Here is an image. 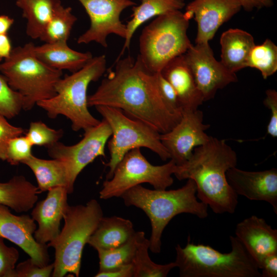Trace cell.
<instances>
[{"mask_svg":"<svg viewBox=\"0 0 277 277\" xmlns=\"http://www.w3.org/2000/svg\"><path fill=\"white\" fill-rule=\"evenodd\" d=\"M96 90L88 96V107L106 106L122 110L163 134L170 130L182 115L172 113L159 93L156 73L140 56L128 55L116 60Z\"/></svg>","mask_w":277,"mask_h":277,"instance_id":"1","label":"cell"},{"mask_svg":"<svg viewBox=\"0 0 277 277\" xmlns=\"http://www.w3.org/2000/svg\"><path fill=\"white\" fill-rule=\"evenodd\" d=\"M237 155L225 140L210 136L205 144L194 148L190 157L176 165L174 175L179 180L191 179L196 187V197L216 214L235 212L238 195L229 184L226 172L236 167Z\"/></svg>","mask_w":277,"mask_h":277,"instance_id":"2","label":"cell"},{"mask_svg":"<svg viewBox=\"0 0 277 277\" xmlns=\"http://www.w3.org/2000/svg\"><path fill=\"white\" fill-rule=\"evenodd\" d=\"M196 193L194 182L188 179L184 186L174 190H152L138 185L127 190L121 197L126 206L140 208L148 216L151 226L149 249L159 253L163 231L175 216L189 213L200 219L207 217L208 206L197 200Z\"/></svg>","mask_w":277,"mask_h":277,"instance_id":"3","label":"cell"},{"mask_svg":"<svg viewBox=\"0 0 277 277\" xmlns=\"http://www.w3.org/2000/svg\"><path fill=\"white\" fill-rule=\"evenodd\" d=\"M231 250L222 253L209 245L191 243L175 247V263L181 277H262L255 260L236 236H230Z\"/></svg>","mask_w":277,"mask_h":277,"instance_id":"4","label":"cell"},{"mask_svg":"<svg viewBox=\"0 0 277 277\" xmlns=\"http://www.w3.org/2000/svg\"><path fill=\"white\" fill-rule=\"evenodd\" d=\"M107 70L105 55L93 57L82 68L62 77L55 86L56 94L36 104L50 118L63 115L71 123L74 131L86 130L101 121L89 112L87 89L92 82L98 81Z\"/></svg>","mask_w":277,"mask_h":277,"instance_id":"5","label":"cell"},{"mask_svg":"<svg viewBox=\"0 0 277 277\" xmlns=\"http://www.w3.org/2000/svg\"><path fill=\"white\" fill-rule=\"evenodd\" d=\"M34 46L32 42L17 46L0 63V72L10 87L22 95L25 110L53 97L56 84L63 75L62 71L49 67L35 55Z\"/></svg>","mask_w":277,"mask_h":277,"instance_id":"6","label":"cell"},{"mask_svg":"<svg viewBox=\"0 0 277 277\" xmlns=\"http://www.w3.org/2000/svg\"><path fill=\"white\" fill-rule=\"evenodd\" d=\"M103 216L102 207L95 199L85 205H68L63 227L57 237L47 244L55 251L52 277L68 273L79 276L84 247Z\"/></svg>","mask_w":277,"mask_h":277,"instance_id":"7","label":"cell"},{"mask_svg":"<svg viewBox=\"0 0 277 277\" xmlns=\"http://www.w3.org/2000/svg\"><path fill=\"white\" fill-rule=\"evenodd\" d=\"M190 19L185 13L175 10L155 17L144 28L139 37L138 55L150 71L161 72L168 62L190 47L187 35Z\"/></svg>","mask_w":277,"mask_h":277,"instance_id":"8","label":"cell"},{"mask_svg":"<svg viewBox=\"0 0 277 277\" xmlns=\"http://www.w3.org/2000/svg\"><path fill=\"white\" fill-rule=\"evenodd\" d=\"M95 107L112 131L111 138L108 141L110 157L106 164L109 167L106 180L112 177L116 165L133 149L145 147L155 153L163 161L170 159L161 141V133L156 130L118 109L106 106Z\"/></svg>","mask_w":277,"mask_h":277,"instance_id":"9","label":"cell"},{"mask_svg":"<svg viewBox=\"0 0 277 277\" xmlns=\"http://www.w3.org/2000/svg\"><path fill=\"white\" fill-rule=\"evenodd\" d=\"M176 168L171 159L165 164L153 165L143 155L140 148L133 149L116 165L112 177L103 182L100 198L121 197L128 189L143 183H149L155 189H166L173 183L172 175Z\"/></svg>","mask_w":277,"mask_h":277,"instance_id":"10","label":"cell"},{"mask_svg":"<svg viewBox=\"0 0 277 277\" xmlns=\"http://www.w3.org/2000/svg\"><path fill=\"white\" fill-rule=\"evenodd\" d=\"M84 131L83 138L74 145L57 142L48 147L49 156L63 162L66 167L70 194L81 171L97 157L105 156V146L112 134L110 126L104 119Z\"/></svg>","mask_w":277,"mask_h":277,"instance_id":"11","label":"cell"},{"mask_svg":"<svg viewBox=\"0 0 277 277\" xmlns=\"http://www.w3.org/2000/svg\"><path fill=\"white\" fill-rule=\"evenodd\" d=\"M84 8L90 22V27L77 39L78 44L94 42L108 47L107 37L116 35L125 39L126 25L121 20L122 12L136 5L132 0H77Z\"/></svg>","mask_w":277,"mask_h":277,"instance_id":"12","label":"cell"},{"mask_svg":"<svg viewBox=\"0 0 277 277\" xmlns=\"http://www.w3.org/2000/svg\"><path fill=\"white\" fill-rule=\"evenodd\" d=\"M184 55L204 102L214 98L217 90L238 81L236 74L215 59L209 43L192 44Z\"/></svg>","mask_w":277,"mask_h":277,"instance_id":"13","label":"cell"},{"mask_svg":"<svg viewBox=\"0 0 277 277\" xmlns=\"http://www.w3.org/2000/svg\"><path fill=\"white\" fill-rule=\"evenodd\" d=\"M209 127L203 123L202 111L184 110L180 121L167 132L160 134V139L170 159L181 165L188 160L195 148L208 141L210 136L205 131Z\"/></svg>","mask_w":277,"mask_h":277,"instance_id":"14","label":"cell"},{"mask_svg":"<svg viewBox=\"0 0 277 277\" xmlns=\"http://www.w3.org/2000/svg\"><path fill=\"white\" fill-rule=\"evenodd\" d=\"M9 209L0 205V237L19 247L38 265H48V245L37 243L33 236L37 228L34 220L28 214L15 215Z\"/></svg>","mask_w":277,"mask_h":277,"instance_id":"15","label":"cell"},{"mask_svg":"<svg viewBox=\"0 0 277 277\" xmlns=\"http://www.w3.org/2000/svg\"><path fill=\"white\" fill-rule=\"evenodd\" d=\"M242 7L239 0H193L186 7L185 13L194 17L197 24L195 43H205L212 39L224 23L238 13Z\"/></svg>","mask_w":277,"mask_h":277,"instance_id":"16","label":"cell"},{"mask_svg":"<svg viewBox=\"0 0 277 277\" xmlns=\"http://www.w3.org/2000/svg\"><path fill=\"white\" fill-rule=\"evenodd\" d=\"M228 182L236 194L250 200L270 204L277 213V169L258 171L232 167L226 172Z\"/></svg>","mask_w":277,"mask_h":277,"instance_id":"17","label":"cell"},{"mask_svg":"<svg viewBox=\"0 0 277 277\" xmlns=\"http://www.w3.org/2000/svg\"><path fill=\"white\" fill-rule=\"evenodd\" d=\"M68 194L65 187L53 188L48 191L45 199L33 207L31 217L37 223L33 236L37 243L47 245L58 235L61 221L69 205Z\"/></svg>","mask_w":277,"mask_h":277,"instance_id":"18","label":"cell"},{"mask_svg":"<svg viewBox=\"0 0 277 277\" xmlns=\"http://www.w3.org/2000/svg\"><path fill=\"white\" fill-rule=\"evenodd\" d=\"M235 233L258 266L265 256L277 252V230L263 218L253 215L245 219L238 223Z\"/></svg>","mask_w":277,"mask_h":277,"instance_id":"19","label":"cell"},{"mask_svg":"<svg viewBox=\"0 0 277 277\" xmlns=\"http://www.w3.org/2000/svg\"><path fill=\"white\" fill-rule=\"evenodd\" d=\"M160 72L175 90L182 111L196 110L204 102L184 54L171 60Z\"/></svg>","mask_w":277,"mask_h":277,"instance_id":"20","label":"cell"},{"mask_svg":"<svg viewBox=\"0 0 277 277\" xmlns=\"http://www.w3.org/2000/svg\"><path fill=\"white\" fill-rule=\"evenodd\" d=\"M34 52L41 61L49 67L72 73L82 68L93 57L90 52H82L71 49L66 42L35 45Z\"/></svg>","mask_w":277,"mask_h":277,"instance_id":"21","label":"cell"},{"mask_svg":"<svg viewBox=\"0 0 277 277\" xmlns=\"http://www.w3.org/2000/svg\"><path fill=\"white\" fill-rule=\"evenodd\" d=\"M221 63L230 72L247 67L250 52L255 45L249 32L240 29H229L220 37Z\"/></svg>","mask_w":277,"mask_h":277,"instance_id":"22","label":"cell"},{"mask_svg":"<svg viewBox=\"0 0 277 277\" xmlns=\"http://www.w3.org/2000/svg\"><path fill=\"white\" fill-rule=\"evenodd\" d=\"M135 233L129 220L117 216H103L87 244L96 250L109 249L125 244Z\"/></svg>","mask_w":277,"mask_h":277,"instance_id":"23","label":"cell"},{"mask_svg":"<svg viewBox=\"0 0 277 277\" xmlns=\"http://www.w3.org/2000/svg\"><path fill=\"white\" fill-rule=\"evenodd\" d=\"M41 192L37 187L23 175H15L7 182L0 183V205L17 213L32 209Z\"/></svg>","mask_w":277,"mask_h":277,"instance_id":"24","label":"cell"},{"mask_svg":"<svg viewBox=\"0 0 277 277\" xmlns=\"http://www.w3.org/2000/svg\"><path fill=\"white\" fill-rule=\"evenodd\" d=\"M185 6L183 0H142L140 4L132 7L131 18L126 25V34L122 49L116 60L122 57L130 48L132 37L136 30L149 19L166 13L181 10Z\"/></svg>","mask_w":277,"mask_h":277,"instance_id":"25","label":"cell"},{"mask_svg":"<svg viewBox=\"0 0 277 277\" xmlns=\"http://www.w3.org/2000/svg\"><path fill=\"white\" fill-rule=\"evenodd\" d=\"M22 163L33 172L41 192L56 187H64L70 194L68 172L63 162L53 159H42L32 155Z\"/></svg>","mask_w":277,"mask_h":277,"instance_id":"26","label":"cell"},{"mask_svg":"<svg viewBox=\"0 0 277 277\" xmlns=\"http://www.w3.org/2000/svg\"><path fill=\"white\" fill-rule=\"evenodd\" d=\"M16 5L27 20L26 34L38 39L62 3L61 0H16Z\"/></svg>","mask_w":277,"mask_h":277,"instance_id":"27","label":"cell"},{"mask_svg":"<svg viewBox=\"0 0 277 277\" xmlns=\"http://www.w3.org/2000/svg\"><path fill=\"white\" fill-rule=\"evenodd\" d=\"M137 245L132 264L133 277H166L176 264L171 262L166 264H159L153 262L149 257V240L145 237L143 231L136 232Z\"/></svg>","mask_w":277,"mask_h":277,"instance_id":"28","label":"cell"},{"mask_svg":"<svg viewBox=\"0 0 277 277\" xmlns=\"http://www.w3.org/2000/svg\"><path fill=\"white\" fill-rule=\"evenodd\" d=\"M77 20L72 12V8L62 5L54 13L39 39L44 43L67 42Z\"/></svg>","mask_w":277,"mask_h":277,"instance_id":"29","label":"cell"},{"mask_svg":"<svg viewBox=\"0 0 277 277\" xmlns=\"http://www.w3.org/2000/svg\"><path fill=\"white\" fill-rule=\"evenodd\" d=\"M247 67L259 70L264 79L277 71V46L269 39L251 49L247 60Z\"/></svg>","mask_w":277,"mask_h":277,"instance_id":"30","label":"cell"},{"mask_svg":"<svg viewBox=\"0 0 277 277\" xmlns=\"http://www.w3.org/2000/svg\"><path fill=\"white\" fill-rule=\"evenodd\" d=\"M137 245L136 232L125 244L109 249L96 250L99 258L98 271H106L132 263Z\"/></svg>","mask_w":277,"mask_h":277,"instance_id":"31","label":"cell"},{"mask_svg":"<svg viewBox=\"0 0 277 277\" xmlns=\"http://www.w3.org/2000/svg\"><path fill=\"white\" fill-rule=\"evenodd\" d=\"M23 109L22 95L13 90L5 77L0 75V115L6 118H12Z\"/></svg>","mask_w":277,"mask_h":277,"instance_id":"32","label":"cell"},{"mask_svg":"<svg viewBox=\"0 0 277 277\" xmlns=\"http://www.w3.org/2000/svg\"><path fill=\"white\" fill-rule=\"evenodd\" d=\"M63 133L62 129H52L45 123L37 121L30 123L25 135L33 146L48 147L58 142Z\"/></svg>","mask_w":277,"mask_h":277,"instance_id":"33","label":"cell"},{"mask_svg":"<svg viewBox=\"0 0 277 277\" xmlns=\"http://www.w3.org/2000/svg\"><path fill=\"white\" fill-rule=\"evenodd\" d=\"M32 146L26 135L11 138L7 146L6 161L12 165L22 163L33 155Z\"/></svg>","mask_w":277,"mask_h":277,"instance_id":"34","label":"cell"},{"mask_svg":"<svg viewBox=\"0 0 277 277\" xmlns=\"http://www.w3.org/2000/svg\"><path fill=\"white\" fill-rule=\"evenodd\" d=\"M0 237V277H16L15 267L18 260V251L7 246Z\"/></svg>","mask_w":277,"mask_h":277,"instance_id":"35","label":"cell"},{"mask_svg":"<svg viewBox=\"0 0 277 277\" xmlns=\"http://www.w3.org/2000/svg\"><path fill=\"white\" fill-rule=\"evenodd\" d=\"M156 79L160 94L167 108L172 113L181 115L182 109L173 87L160 72L156 73Z\"/></svg>","mask_w":277,"mask_h":277,"instance_id":"36","label":"cell"},{"mask_svg":"<svg viewBox=\"0 0 277 277\" xmlns=\"http://www.w3.org/2000/svg\"><path fill=\"white\" fill-rule=\"evenodd\" d=\"M53 269V263L45 266H40L30 258L16 265V277L52 276Z\"/></svg>","mask_w":277,"mask_h":277,"instance_id":"37","label":"cell"},{"mask_svg":"<svg viewBox=\"0 0 277 277\" xmlns=\"http://www.w3.org/2000/svg\"><path fill=\"white\" fill-rule=\"evenodd\" d=\"M7 118L0 115V160L6 161V151L9 141L16 136L22 135L23 128L10 124Z\"/></svg>","mask_w":277,"mask_h":277,"instance_id":"38","label":"cell"},{"mask_svg":"<svg viewBox=\"0 0 277 277\" xmlns=\"http://www.w3.org/2000/svg\"><path fill=\"white\" fill-rule=\"evenodd\" d=\"M263 104L270 111V117L267 127V133L272 137L277 136V92L275 89L266 91Z\"/></svg>","mask_w":277,"mask_h":277,"instance_id":"39","label":"cell"},{"mask_svg":"<svg viewBox=\"0 0 277 277\" xmlns=\"http://www.w3.org/2000/svg\"><path fill=\"white\" fill-rule=\"evenodd\" d=\"M262 277L277 276V252L265 256L259 265Z\"/></svg>","mask_w":277,"mask_h":277,"instance_id":"40","label":"cell"},{"mask_svg":"<svg viewBox=\"0 0 277 277\" xmlns=\"http://www.w3.org/2000/svg\"><path fill=\"white\" fill-rule=\"evenodd\" d=\"M132 264H127L117 268L106 271H98L95 277H133Z\"/></svg>","mask_w":277,"mask_h":277,"instance_id":"41","label":"cell"},{"mask_svg":"<svg viewBox=\"0 0 277 277\" xmlns=\"http://www.w3.org/2000/svg\"><path fill=\"white\" fill-rule=\"evenodd\" d=\"M243 8L246 11H251L254 8L260 9L271 7L273 5L274 0H239Z\"/></svg>","mask_w":277,"mask_h":277,"instance_id":"42","label":"cell"},{"mask_svg":"<svg viewBox=\"0 0 277 277\" xmlns=\"http://www.w3.org/2000/svg\"><path fill=\"white\" fill-rule=\"evenodd\" d=\"M12 50L11 41L6 34H0V63L8 58Z\"/></svg>","mask_w":277,"mask_h":277,"instance_id":"43","label":"cell"},{"mask_svg":"<svg viewBox=\"0 0 277 277\" xmlns=\"http://www.w3.org/2000/svg\"><path fill=\"white\" fill-rule=\"evenodd\" d=\"M14 22V19L9 16L0 15V34H7Z\"/></svg>","mask_w":277,"mask_h":277,"instance_id":"44","label":"cell"},{"mask_svg":"<svg viewBox=\"0 0 277 277\" xmlns=\"http://www.w3.org/2000/svg\"><path fill=\"white\" fill-rule=\"evenodd\" d=\"M183 1H185V0H183Z\"/></svg>","mask_w":277,"mask_h":277,"instance_id":"45","label":"cell"}]
</instances>
